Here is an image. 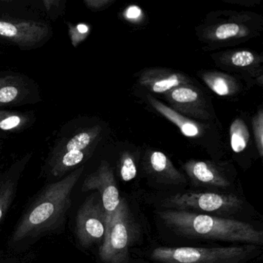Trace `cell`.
<instances>
[{"mask_svg": "<svg viewBox=\"0 0 263 263\" xmlns=\"http://www.w3.org/2000/svg\"><path fill=\"white\" fill-rule=\"evenodd\" d=\"M161 221L178 235L192 238L261 245L263 233L252 224L230 218H218L189 211L158 212Z\"/></svg>", "mask_w": 263, "mask_h": 263, "instance_id": "obj_1", "label": "cell"}, {"mask_svg": "<svg viewBox=\"0 0 263 263\" xmlns=\"http://www.w3.org/2000/svg\"><path fill=\"white\" fill-rule=\"evenodd\" d=\"M84 167L45 187L18 224L12 239L20 241L33 234L47 230L64 219L71 205V193Z\"/></svg>", "mask_w": 263, "mask_h": 263, "instance_id": "obj_2", "label": "cell"}, {"mask_svg": "<svg viewBox=\"0 0 263 263\" xmlns=\"http://www.w3.org/2000/svg\"><path fill=\"white\" fill-rule=\"evenodd\" d=\"M256 251L252 245L230 247H158L152 258L161 263H245Z\"/></svg>", "mask_w": 263, "mask_h": 263, "instance_id": "obj_3", "label": "cell"}, {"mask_svg": "<svg viewBox=\"0 0 263 263\" xmlns=\"http://www.w3.org/2000/svg\"><path fill=\"white\" fill-rule=\"evenodd\" d=\"M132 218L125 200L113 215L106 219V232L99 254L105 263H125L133 235Z\"/></svg>", "mask_w": 263, "mask_h": 263, "instance_id": "obj_4", "label": "cell"}, {"mask_svg": "<svg viewBox=\"0 0 263 263\" xmlns=\"http://www.w3.org/2000/svg\"><path fill=\"white\" fill-rule=\"evenodd\" d=\"M98 135V130L87 129L61 138L50 154V173L55 177L62 176L81 164Z\"/></svg>", "mask_w": 263, "mask_h": 263, "instance_id": "obj_5", "label": "cell"}, {"mask_svg": "<svg viewBox=\"0 0 263 263\" xmlns=\"http://www.w3.org/2000/svg\"><path fill=\"white\" fill-rule=\"evenodd\" d=\"M164 204L177 210L232 214L241 210L243 201L233 194L189 192L169 197Z\"/></svg>", "mask_w": 263, "mask_h": 263, "instance_id": "obj_6", "label": "cell"}, {"mask_svg": "<svg viewBox=\"0 0 263 263\" xmlns=\"http://www.w3.org/2000/svg\"><path fill=\"white\" fill-rule=\"evenodd\" d=\"M52 34L48 24L39 21L0 19V37L23 49H34L44 45Z\"/></svg>", "mask_w": 263, "mask_h": 263, "instance_id": "obj_7", "label": "cell"}, {"mask_svg": "<svg viewBox=\"0 0 263 263\" xmlns=\"http://www.w3.org/2000/svg\"><path fill=\"white\" fill-rule=\"evenodd\" d=\"M106 214L101 200L89 197L81 206L76 217V234L80 244L88 247L104 240Z\"/></svg>", "mask_w": 263, "mask_h": 263, "instance_id": "obj_8", "label": "cell"}, {"mask_svg": "<svg viewBox=\"0 0 263 263\" xmlns=\"http://www.w3.org/2000/svg\"><path fill=\"white\" fill-rule=\"evenodd\" d=\"M82 190L83 192L91 190L99 192L106 219L115 214L121 204V198L113 174L105 165H101L96 172L87 177L83 184Z\"/></svg>", "mask_w": 263, "mask_h": 263, "instance_id": "obj_9", "label": "cell"}, {"mask_svg": "<svg viewBox=\"0 0 263 263\" xmlns=\"http://www.w3.org/2000/svg\"><path fill=\"white\" fill-rule=\"evenodd\" d=\"M32 84L25 78L13 75L11 79L0 87V107L21 105L32 101Z\"/></svg>", "mask_w": 263, "mask_h": 263, "instance_id": "obj_10", "label": "cell"}, {"mask_svg": "<svg viewBox=\"0 0 263 263\" xmlns=\"http://www.w3.org/2000/svg\"><path fill=\"white\" fill-rule=\"evenodd\" d=\"M186 171L196 184L223 189L230 185V183L226 178L204 161H196L187 164Z\"/></svg>", "mask_w": 263, "mask_h": 263, "instance_id": "obj_11", "label": "cell"}, {"mask_svg": "<svg viewBox=\"0 0 263 263\" xmlns=\"http://www.w3.org/2000/svg\"><path fill=\"white\" fill-rule=\"evenodd\" d=\"M150 101L152 102V105L154 106V107L158 111H159L161 115L165 116L167 119L175 123L179 127L181 133L184 136L193 138V137H196L199 135V128H198V125L195 124V123L185 119V118H183L182 116L178 115L176 112L174 111L172 109L166 107L165 105L161 104L159 101H157L156 100L153 99V98H150Z\"/></svg>", "mask_w": 263, "mask_h": 263, "instance_id": "obj_12", "label": "cell"}, {"mask_svg": "<svg viewBox=\"0 0 263 263\" xmlns=\"http://www.w3.org/2000/svg\"><path fill=\"white\" fill-rule=\"evenodd\" d=\"M32 123V116L16 110H0V130L16 132L24 130Z\"/></svg>", "mask_w": 263, "mask_h": 263, "instance_id": "obj_13", "label": "cell"}, {"mask_svg": "<svg viewBox=\"0 0 263 263\" xmlns=\"http://www.w3.org/2000/svg\"><path fill=\"white\" fill-rule=\"evenodd\" d=\"M150 164L155 173L166 177L171 181L175 183L184 181V178L172 167L167 157L162 152H153L151 155Z\"/></svg>", "mask_w": 263, "mask_h": 263, "instance_id": "obj_14", "label": "cell"}, {"mask_svg": "<svg viewBox=\"0 0 263 263\" xmlns=\"http://www.w3.org/2000/svg\"><path fill=\"white\" fill-rule=\"evenodd\" d=\"M16 182L8 175H0V222L5 216L14 198Z\"/></svg>", "mask_w": 263, "mask_h": 263, "instance_id": "obj_15", "label": "cell"}, {"mask_svg": "<svg viewBox=\"0 0 263 263\" xmlns=\"http://www.w3.org/2000/svg\"><path fill=\"white\" fill-rule=\"evenodd\" d=\"M249 132L247 126L241 119H236L230 128L231 147L235 153L243 152L247 147Z\"/></svg>", "mask_w": 263, "mask_h": 263, "instance_id": "obj_16", "label": "cell"}, {"mask_svg": "<svg viewBox=\"0 0 263 263\" xmlns=\"http://www.w3.org/2000/svg\"><path fill=\"white\" fill-rule=\"evenodd\" d=\"M68 35L73 47H77L88 35L90 28L85 24H72L69 23Z\"/></svg>", "mask_w": 263, "mask_h": 263, "instance_id": "obj_17", "label": "cell"}, {"mask_svg": "<svg viewBox=\"0 0 263 263\" xmlns=\"http://www.w3.org/2000/svg\"><path fill=\"white\" fill-rule=\"evenodd\" d=\"M174 101L178 103H190L196 101L198 93L189 87H178L171 93Z\"/></svg>", "mask_w": 263, "mask_h": 263, "instance_id": "obj_18", "label": "cell"}, {"mask_svg": "<svg viewBox=\"0 0 263 263\" xmlns=\"http://www.w3.org/2000/svg\"><path fill=\"white\" fill-rule=\"evenodd\" d=\"M180 83H181V80L179 77L178 75L173 74L154 83L152 89L155 93H164L179 85Z\"/></svg>", "mask_w": 263, "mask_h": 263, "instance_id": "obj_19", "label": "cell"}, {"mask_svg": "<svg viewBox=\"0 0 263 263\" xmlns=\"http://www.w3.org/2000/svg\"><path fill=\"white\" fill-rule=\"evenodd\" d=\"M121 178L124 181H130L137 175V167L135 161L130 157H124L120 169Z\"/></svg>", "mask_w": 263, "mask_h": 263, "instance_id": "obj_20", "label": "cell"}, {"mask_svg": "<svg viewBox=\"0 0 263 263\" xmlns=\"http://www.w3.org/2000/svg\"><path fill=\"white\" fill-rule=\"evenodd\" d=\"M43 4H44V8L49 16L52 19H54L62 14L64 9H65L66 1L45 0L43 2Z\"/></svg>", "mask_w": 263, "mask_h": 263, "instance_id": "obj_21", "label": "cell"}, {"mask_svg": "<svg viewBox=\"0 0 263 263\" xmlns=\"http://www.w3.org/2000/svg\"><path fill=\"white\" fill-rule=\"evenodd\" d=\"M239 26L235 24H226L219 26L215 30V36L217 39L226 40L234 37L239 33Z\"/></svg>", "mask_w": 263, "mask_h": 263, "instance_id": "obj_22", "label": "cell"}, {"mask_svg": "<svg viewBox=\"0 0 263 263\" xmlns=\"http://www.w3.org/2000/svg\"><path fill=\"white\" fill-rule=\"evenodd\" d=\"M255 61L254 55L249 51H239L234 53L231 58L232 64L237 67H247Z\"/></svg>", "mask_w": 263, "mask_h": 263, "instance_id": "obj_23", "label": "cell"}, {"mask_svg": "<svg viewBox=\"0 0 263 263\" xmlns=\"http://www.w3.org/2000/svg\"><path fill=\"white\" fill-rule=\"evenodd\" d=\"M207 82L209 83V85L210 86L212 90L219 96H226L229 95V84L224 78L216 77L209 80Z\"/></svg>", "mask_w": 263, "mask_h": 263, "instance_id": "obj_24", "label": "cell"}, {"mask_svg": "<svg viewBox=\"0 0 263 263\" xmlns=\"http://www.w3.org/2000/svg\"><path fill=\"white\" fill-rule=\"evenodd\" d=\"M255 138L258 142V149H259L260 155H262V118L260 116L258 123L257 122L255 126Z\"/></svg>", "mask_w": 263, "mask_h": 263, "instance_id": "obj_25", "label": "cell"}, {"mask_svg": "<svg viewBox=\"0 0 263 263\" xmlns=\"http://www.w3.org/2000/svg\"><path fill=\"white\" fill-rule=\"evenodd\" d=\"M141 15V10L137 6H132L125 13L126 17L130 20L138 19Z\"/></svg>", "mask_w": 263, "mask_h": 263, "instance_id": "obj_26", "label": "cell"}]
</instances>
